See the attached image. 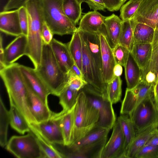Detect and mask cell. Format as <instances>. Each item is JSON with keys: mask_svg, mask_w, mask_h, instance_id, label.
Listing matches in <instances>:
<instances>
[{"mask_svg": "<svg viewBox=\"0 0 158 158\" xmlns=\"http://www.w3.org/2000/svg\"><path fill=\"white\" fill-rule=\"evenodd\" d=\"M0 76L8 94L10 105L15 106L29 124L36 122L30 110L27 102V90L19 68L13 63L0 69Z\"/></svg>", "mask_w": 158, "mask_h": 158, "instance_id": "6da1fadb", "label": "cell"}, {"mask_svg": "<svg viewBox=\"0 0 158 158\" xmlns=\"http://www.w3.org/2000/svg\"><path fill=\"white\" fill-rule=\"evenodd\" d=\"M25 7L28 20L26 55L36 69L40 64L44 44L41 33L45 21L41 0H30L26 3Z\"/></svg>", "mask_w": 158, "mask_h": 158, "instance_id": "7a4b0ae2", "label": "cell"}, {"mask_svg": "<svg viewBox=\"0 0 158 158\" xmlns=\"http://www.w3.org/2000/svg\"><path fill=\"white\" fill-rule=\"evenodd\" d=\"M35 69L51 94L58 97L66 86L68 77V74L64 73L60 69L50 44L44 43L40 64Z\"/></svg>", "mask_w": 158, "mask_h": 158, "instance_id": "3957f363", "label": "cell"}, {"mask_svg": "<svg viewBox=\"0 0 158 158\" xmlns=\"http://www.w3.org/2000/svg\"><path fill=\"white\" fill-rule=\"evenodd\" d=\"M99 117L98 111L89 102L85 93L81 89L79 92L74 108L72 144L96 127Z\"/></svg>", "mask_w": 158, "mask_h": 158, "instance_id": "277c9868", "label": "cell"}, {"mask_svg": "<svg viewBox=\"0 0 158 158\" xmlns=\"http://www.w3.org/2000/svg\"><path fill=\"white\" fill-rule=\"evenodd\" d=\"M63 0H41L45 22L53 35H72L78 29L65 14Z\"/></svg>", "mask_w": 158, "mask_h": 158, "instance_id": "5b68a950", "label": "cell"}, {"mask_svg": "<svg viewBox=\"0 0 158 158\" xmlns=\"http://www.w3.org/2000/svg\"><path fill=\"white\" fill-rule=\"evenodd\" d=\"M89 102L98 111L99 117L97 127L110 130L116 121L113 104L107 96L87 84L81 89Z\"/></svg>", "mask_w": 158, "mask_h": 158, "instance_id": "8992f818", "label": "cell"}, {"mask_svg": "<svg viewBox=\"0 0 158 158\" xmlns=\"http://www.w3.org/2000/svg\"><path fill=\"white\" fill-rule=\"evenodd\" d=\"M129 116L136 135L150 126L158 124V106L154 92L146 97Z\"/></svg>", "mask_w": 158, "mask_h": 158, "instance_id": "52a82bcc", "label": "cell"}, {"mask_svg": "<svg viewBox=\"0 0 158 158\" xmlns=\"http://www.w3.org/2000/svg\"><path fill=\"white\" fill-rule=\"evenodd\" d=\"M6 148L19 158H45L37 137L32 132L24 135L12 136Z\"/></svg>", "mask_w": 158, "mask_h": 158, "instance_id": "ba28073f", "label": "cell"}, {"mask_svg": "<svg viewBox=\"0 0 158 158\" xmlns=\"http://www.w3.org/2000/svg\"><path fill=\"white\" fill-rule=\"evenodd\" d=\"M29 126L31 131L37 133L49 143L64 145V138L59 121L54 112H52L48 120L30 124Z\"/></svg>", "mask_w": 158, "mask_h": 158, "instance_id": "9c48e42d", "label": "cell"}, {"mask_svg": "<svg viewBox=\"0 0 158 158\" xmlns=\"http://www.w3.org/2000/svg\"><path fill=\"white\" fill-rule=\"evenodd\" d=\"M154 84L141 81L134 89H126L120 110L121 114L129 115L148 95L154 92Z\"/></svg>", "mask_w": 158, "mask_h": 158, "instance_id": "30bf717a", "label": "cell"}, {"mask_svg": "<svg viewBox=\"0 0 158 158\" xmlns=\"http://www.w3.org/2000/svg\"><path fill=\"white\" fill-rule=\"evenodd\" d=\"M125 141L121 127L117 119L111 137L104 147L100 158H124Z\"/></svg>", "mask_w": 158, "mask_h": 158, "instance_id": "8fae6325", "label": "cell"}, {"mask_svg": "<svg viewBox=\"0 0 158 158\" xmlns=\"http://www.w3.org/2000/svg\"><path fill=\"white\" fill-rule=\"evenodd\" d=\"M132 18L155 30L158 27V0H143Z\"/></svg>", "mask_w": 158, "mask_h": 158, "instance_id": "7c38bea8", "label": "cell"}, {"mask_svg": "<svg viewBox=\"0 0 158 158\" xmlns=\"http://www.w3.org/2000/svg\"><path fill=\"white\" fill-rule=\"evenodd\" d=\"M23 79L27 90L28 106L36 123L48 120L51 117L53 112L50 109L48 105L46 104L34 92L24 78Z\"/></svg>", "mask_w": 158, "mask_h": 158, "instance_id": "4fadbf2b", "label": "cell"}, {"mask_svg": "<svg viewBox=\"0 0 158 158\" xmlns=\"http://www.w3.org/2000/svg\"><path fill=\"white\" fill-rule=\"evenodd\" d=\"M22 75L31 88L46 104L50 92L35 69L19 64Z\"/></svg>", "mask_w": 158, "mask_h": 158, "instance_id": "5bb4252c", "label": "cell"}, {"mask_svg": "<svg viewBox=\"0 0 158 158\" xmlns=\"http://www.w3.org/2000/svg\"><path fill=\"white\" fill-rule=\"evenodd\" d=\"M99 34L101 48L102 77L104 82L106 84L114 77L113 70L116 64L112 49L105 35L101 32Z\"/></svg>", "mask_w": 158, "mask_h": 158, "instance_id": "9a60e30c", "label": "cell"}, {"mask_svg": "<svg viewBox=\"0 0 158 158\" xmlns=\"http://www.w3.org/2000/svg\"><path fill=\"white\" fill-rule=\"evenodd\" d=\"M27 46V36L22 34L13 40L4 49V60L6 66L14 63L26 54Z\"/></svg>", "mask_w": 158, "mask_h": 158, "instance_id": "2e32d148", "label": "cell"}, {"mask_svg": "<svg viewBox=\"0 0 158 158\" xmlns=\"http://www.w3.org/2000/svg\"><path fill=\"white\" fill-rule=\"evenodd\" d=\"M0 30L7 35L16 37L22 34L18 9L0 12Z\"/></svg>", "mask_w": 158, "mask_h": 158, "instance_id": "e0dca14e", "label": "cell"}, {"mask_svg": "<svg viewBox=\"0 0 158 158\" xmlns=\"http://www.w3.org/2000/svg\"><path fill=\"white\" fill-rule=\"evenodd\" d=\"M78 31L85 43L99 74L103 77L101 48L99 33Z\"/></svg>", "mask_w": 158, "mask_h": 158, "instance_id": "ac0fdd59", "label": "cell"}, {"mask_svg": "<svg viewBox=\"0 0 158 158\" xmlns=\"http://www.w3.org/2000/svg\"><path fill=\"white\" fill-rule=\"evenodd\" d=\"M50 44L60 69L64 73L68 74L74 63L67 44L53 38Z\"/></svg>", "mask_w": 158, "mask_h": 158, "instance_id": "d6986e66", "label": "cell"}, {"mask_svg": "<svg viewBox=\"0 0 158 158\" xmlns=\"http://www.w3.org/2000/svg\"><path fill=\"white\" fill-rule=\"evenodd\" d=\"M152 44L151 57L147 67L142 73L141 80L155 84L158 80V27L155 30Z\"/></svg>", "mask_w": 158, "mask_h": 158, "instance_id": "ffe728a7", "label": "cell"}, {"mask_svg": "<svg viewBox=\"0 0 158 158\" xmlns=\"http://www.w3.org/2000/svg\"><path fill=\"white\" fill-rule=\"evenodd\" d=\"M106 17L97 11H89L81 17L78 29L91 33H99L103 28Z\"/></svg>", "mask_w": 158, "mask_h": 158, "instance_id": "44dd1931", "label": "cell"}, {"mask_svg": "<svg viewBox=\"0 0 158 158\" xmlns=\"http://www.w3.org/2000/svg\"><path fill=\"white\" fill-rule=\"evenodd\" d=\"M123 20L114 14L106 17L104 22L105 31L103 33L112 49L118 44Z\"/></svg>", "mask_w": 158, "mask_h": 158, "instance_id": "7402d4cb", "label": "cell"}, {"mask_svg": "<svg viewBox=\"0 0 158 158\" xmlns=\"http://www.w3.org/2000/svg\"><path fill=\"white\" fill-rule=\"evenodd\" d=\"M75 105L69 110H62L59 113H55L61 128L64 140V146H69L72 143Z\"/></svg>", "mask_w": 158, "mask_h": 158, "instance_id": "603a6c76", "label": "cell"}, {"mask_svg": "<svg viewBox=\"0 0 158 158\" xmlns=\"http://www.w3.org/2000/svg\"><path fill=\"white\" fill-rule=\"evenodd\" d=\"M107 137L92 144L82 147L64 154L65 158H100Z\"/></svg>", "mask_w": 158, "mask_h": 158, "instance_id": "cb8c5ba5", "label": "cell"}, {"mask_svg": "<svg viewBox=\"0 0 158 158\" xmlns=\"http://www.w3.org/2000/svg\"><path fill=\"white\" fill-rule=\"evenodd\" d=\"M158 124L152 125L136 135L126 153V158H135L138 151L158 131Z\"/></svg>", "mask_w": 158, "mask_h": 158, "instance_id": "d4e9b609", "label": "cell"}, {"mask_svg": "<svg viewBox=\"0 0 158 158\" xmlns=\"http://www.w3.org/2000/svg\"><path fill=\"white\" fill-rule=\"evenodd\" d=\"M124 67L127 89H132L141 81L142 72L130 52Z\"/></svg>", "mask_w": 158, "mask_h": 158, "instance_id": "484cf974", "label": "cell"}, {"mask_svg": "<svg viewBox=\"0 0 158 158\" xmlns=\"http://www.w3.org/2000/svg\"><path fill=\"white\" fill-rule=\"evenodd\" d=\"M110 130L101 127H96L81 139L69 146H66L69 151L68 152L92 144L107 137Z\"/></svg>", "mask_w": 158, "mask_h": 158, "instance_id": "4316f807", "label": "cell"}, {"mask_svg": "<svg viewBox=\"0 0 158 158\" xmlns=\"http://www.w3.org/2000/svg\"><path fill=\"white\" fill-rule=\"evenodd\" d=\"M152 50L151 43L135 42L130 52L142 73L146 69L149 62Z\"/></svg>", "mask_w": 158, "mask_h": 158, "instance_id": "83f0119b", "label": "cell"}, {"mask_svg": "<svg viewBox=\"0 0 158 158\" xmlns=\"http://www.w3.org/2000/svg\"><path fill=\"white\" fill-rule=\"evenodd\" d=\"M136 23L133 18L122 22L118 44L126 48L130 52H131L135 43L134 30Z\"/></svg>", "mask_w": 158, "mask_h": 158, "instance_id": "f1b7e54d", "label": "cell"}, {"mask_svg": "<svg viewBox=\"0 0 158 158\" xmlns=\"http://www.w3.org/2000/svg\"><path fill=\"white\" fill-rule=\"evenodd\" d=\"M9 112L10 124L13 129L22 134L31 131L27 120L15 106L10 105Z\"/></svg>", "mask_w": 158, "mask_h": 158, "instance_id": "f546056e", "label": "cell"}, {"mask_svg": "<svg viewBox=\"0 0 158 158\" xmlns=\"http://www.w3.org/2000/svg\"><path fill=\"white\" fill-rule=\"evenodd\" d=\"M67 44L74 63L82 72V44L81 38L77 30L72 35Z\"/></svg>", "mask_w": 158, "mask_h": 158, "instance_id": "4dcf8cb0", "label": "cell"}, {"mask_svg": "<svg viewBox=\"0 0 158 158\" xmlns=\"http://www.w3.org/2000/svg\"><path fill=\"white\" fill-rule=\"evenodd\" d=\"M117 119L120 123L125 139L124 158H126L127 151L135 137V130L129 115L121 114Z\"/></svg>", "mask_w": 158, "mask_h": 158, "instance_id": "1f68e13d", "label": "cell"}, {"mask_svg": "<svg viewBox=\"0 0 158 158\" xmlns=\"http://www.w3.org/2000/svg\"><path fill=\"white\" fill-rule=\"evenodd\" d=\"M155 30L143 23L136 22L134 30L135 42L152 43L154 37Z\"/></svg>", "mask_w": 158, "mask_h": 158, "instance_id": "d6a6232c", "label": "cell"}, {"mask_svg": "<svg viewBox=\"0 0 158 158\" xmlns=\"http://www.w3.org/2000/svg\"><path fill=\"white\" fill-rule=\"evenodd\" d=\"M63 8L68 18L76 25L81 18V5L76 0H63Z\"/></svg>", "mask_w": 158, "mask_h": 158, "instance_id": "836d02e7", "label": "cell"}, {"mask_svg": "<svg viewBox=\"0 0 158 158\" xmlns=\"http://www.w3.org/2000/svg\"><path fill=\"white\" fill-rule=\"evenodd\" d=\"M0 144L1 147L6 146L7 143V131L10 118L9 112L5 106L1 98H0Z\"/></svg>", "mask_w": 158, "mask_h": 158, "instance_id": "e575fe53", "label": "cell"}, {"mask_svg": "<svg viewBox=\"0 0 158 158\" xmlns=\"http://www.w3.org/2000/svg\"><path fill=\"white\" fill-rule=\"evenodd\" d=\"M79 92L66 85L58 97L63 110H69L73 107L76 103Z\"/></svg>", "mask_w": 158, "mask_h": 158, "instance_id": "d590c367", "label": "cell"}, {"mask_svg": "<svg viewBox=\"0 0 158 158\" xmlns=\"http://www.w3.org/2000/svg\"><path fill=\"white\" fill-rule=\"evenodd\" d=\"M122 85V81L120 77L115 76L106 84L107 95L113 104L117 103L121 100Z\"/></svg>", "mask_w": 158, "mask_h": 158, "instance_id": "8d00e7d4", "label": "cell"}, {"mask_svg": "<svg viewBox=\"0 0 158 158\" xmlns=\"http://www.w3.org/2000/svg\"><path fill=\"white\" fill-rule=\"evenodd\" d=\"M31 132L37 137L40 147L45 158H64V155L61 152L55 148L52 144L44 140L39 134L35 132Z\"/></svg>", "mask_w": 158, "mask_h": 158, "instance_id": "74e56055", "label": "cell"}, {"mask_svg": "<svg viewBox=\"0 0 158 158\" xmlns=\"http://www.w3.org/2000/svg\"><path fill=\"white\" fill-rule=\"evenodd\" d=\"M143 0H129L120 9V17L123 20L132 19Z\"/></svg>", "mask_w": 158, "mask_h": 158, "instance_id": "f35d334b", "label": "cell"}, {"mask_svg": "<svg viewBox=\"0 0 158 158\" xmlns=\"http://www.w3.org/2000/svg\"><path fill=\"white\" fill-rule=\"evenodd\" d=\"M112 50L116 64H119L124 67L127 61L129 51L118 44Z\"/></svg>", "mask_w": 158, "mask_h": 158, "instance_id": "ab89813d", "label": "cell"}, {"mask_svg": "<svg viewBox=\"0 0 158 158\" xmlns=\"http://www.w3.org/2000/svg\"><path fill=\"white\" fill-rule=\"evenodd\" d=\"M135 158H158V145L145 144L138 151Z\"/></svg>", "mask_w": 158, "mask_h": 158, "instance_id": "60d3db41", "label": "cell"}, {"mask_svg": "<svg viewBox=\"0 0 158 158\" xmlns=\"http://www.w3.org/2000/svg\"><path fill=\"white\" fill-rule=\"evenodd\" d=\"M68 75V81L67 85L73 90L79 91L88 84L83 78L71 75Z\"/></svg>", "mask_w": 158, "mask_h": 158, "instance_id": "b9f144b4", "label": "cell"}, {"mask_svg": "<svg viewBox=\"0 0 158 158\" xmlns=\"http://www.w3.org/2000/svg\"><path fill=\"white\" fill-rule=\"evenodd\" d=\"M19 16L22 34L27 36L28 28V20L27 9L25 6L18 9Z\"/></svg>", "mask_w": 158, "mask_h": 158, "instance_id": "7bdbcfd3", "label": "cell"}, {"mask_svg": "<svg viewBox=\"0 0 158 158\" xmlns=\"http://www.w3.org/2000/svg\"><path fill=\"white\" fill-rule=\"evenodd\" d=\"M127 0H104L106 9L110 11H117Z\"/></svg>", "mask_w": 158, "mask_h": 158, "instance_id": "ee69618b", "label": "cell"}, {"mask_svg": "<svg viewBox=\"0 0 158 158\" xmlns=\"http://www.w3.org/2000/svg\"><path fill=\"white\" fill-rule=\"evenodd\" d=\"M30 0H8L4 6L3 11L18 9L23 6H25L26 3Z\"/></svg>", "mask_w": 158, "mask_h": 158, "instance_id": "f6af8a7d", "label": "cell"}, {"mask_svg": "<svg viewBox=\"0 0 158 158\" xmlns=\"http://www.w3.org/2000/svg\"><path fill=\"white\" fill-rule=\"evenodd\" d=\"M90 9L94 11H105L106 9L104 0H85Z\"/></svg>", "mask_w": 158, "mask_h": 158, "instance_id": "bcb514c9", "label": "cell"}, {"mask_svg": "<svg viewBox=\"0 0 158 158\" xmlns=\"http://www.w3.org/2000/svg\"><path fill=\"white\" fill-rule=\"evenodd\" d=\"M53 35L49 27L44 22L41 33L42 38L44 43L50 44L53 39Z\"/></svg>", "mask_w": 158, "mask_h": 158, "instance_id": "7dc6e473", "label": "cell"}, {"mask_svg": "<svg viewBox=\"0 0 158 158\" xmlns=\"http://www.w3.org/2000/svg\"><path fill=\"white\" fill-rule=\"evenodd\" d=\"M68 74L77 76L84 79L82 72L75 63L74 64L72 67L70 69L68 73Z\"/></svg>", "mask_w": 158, "mask_h": 158, "instance_id": "c3c4849f", "label": "cell"}, {"mask_svg": "<svg viewBox=\"0 0 158 158\" xmlns=\"http://www.w3.org/2000/svg\"><path fill=\"white\" fill-rule=\"evenodd\" d=\"M123 72L122 66L119 64H116L114 66L113 73L114 76L120 77Z\"/></svg>", "mask_w": 158, "mask_h": 158, "instance_id": "681fc988", "label": "cell"}, {"mask_svg": "<svg viewBox=\"0 0 158 158\" xmlns=\"http://www.w3.org/2000/svg\"><path fill=\"white\" fill-rule=\"evenodd\" d=\"M147 145H158V131L149 140Z\"/></svg>", "mask_w": 158, "mask_h": 158, "instance_id": "f907efd6", "label": "cell"}, {"mask_svg": "<svg viewBox=\"0 0 158 158\" xmlns=\"http://www.w3.org/2000/svg\"><path fill=\"white\" fill-rule=\"evenodd\" d=\"M154 95L156 102L158 106V80L156 81L154 85Z\"/></svg>", "mask_w": 158, "mask_h": 158, "instance_id": "816d5d0a", "label": "cell"}, {"mask_svg": "<svg viewBox=\"0 0 158 158\" xmlns=\"http://www.w3.org/2000/svg\"><path fill=\"white\" fill-rule=\"evenodd\" d=\"M78 3L81 5L82 3L85 2V0H76Z\"/></svg>", "mask_w": 158, "mask_h": 158, "instance_id": "f5cc1de1", "label": "cell"}, {"mask_svg": "<svg viewBox=\"0 0 158 158\" xmlns=\"http://www.w3.org/2000/svg\"></svg>", "mask_w": 158, "mask_h": 158, "instance_id": "db71d44e", "label": "cell"}]
</instances>
